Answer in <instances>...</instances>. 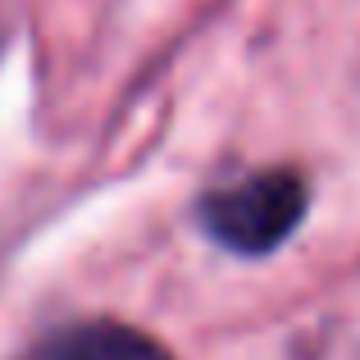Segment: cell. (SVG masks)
<instances>
[{"mask_svg":"<svg viewBox=\"0 0 360 360\" xmlns=\"http://www.w3.org/2000/svg\"><path fill=\"white\" fill-rule=\"evenodd\" d=\"M306 214V183L292 169H264L201 201V224L238 255L274 251Z\"/></svg>","mask_w":360,"mask_h":360,"instance_id":"1","label":"cell"},{"mask_svg":"<svg viewBox=\"0 0 360 360\" xmlns=\"http://www.w3.org/2000/svg\"><path fill=\"white\" fill-rule=\"evenodd\" d=\"M18 360H174L155 338L137 333L128 324H110V319H91V324H69L60 333L41 338L27 347Z\"/></svg>","mask_w":360,"mask_h":360,"instance_id":"2","label":"cell"}]
</instances>
